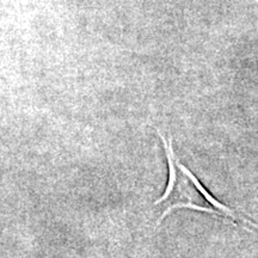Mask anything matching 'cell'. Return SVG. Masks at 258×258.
<instances>
[{"instance_id": "6da1fadb", "label": "cell", "mask_w": 258, "mask_h": 258, "mask_svg": "<svg viewBox=\"0 0 258 258\" xmlns=\"http://www.w3.org/2000/svg\"><path fill=\"white\" fill-rule=\"evenodd\" d=\"M158 134L161 139V143H163L164 150H165V156L167 159V165H169V179H167V184L163 195L154 202V205H160V203L167 201V199L170 198L171 194L175 191L176 184H177V165L175 161V151L172 147V139L169 138L166 139L161 134L160 131H158Z\"/></svg>"}]
</instances>
